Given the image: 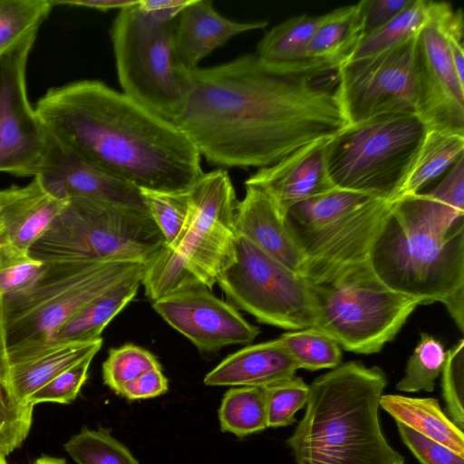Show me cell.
Wrapping results in <instances>:
<instances>
[{
    "mask_svg": "<svg viewBox=\"0 0 464 464\" xmlns=\"http://www.w3.org/2000/svg\"><path fill=\"white\" fill-rule=\"evenodd\" d=\"M92 359L93 357H88L60 373L33 393L28 403L34 406L41 402H72L88 378V370Z\"/></svg>",
    "mask_w": 464,
    "mask_h": 464,
    "instance_id": "60d3db41",
    "label": "cell"
},
{
    "mask_svg": "<svg viewBox=\"0 0 464 464\" xmlns=\"http://www.w3.org/2000/svg\"><path fill=\"white\" fill-rule=\"evenodd\" d=\"M446 360L443 344L433 335L421 333L420 341L410 356L405 373L396 389L405 392H433L435 382Z\"/></svg>",
    "mask_w": 464,
    "mask_h": 464,
    "instance_id": "836d02e7",
    "label": "cell"
},
{
    "mask_svg": "<svg viewBox=\"0 0 464 464\" xmlns=\"http://www.w3.org/2000/svg\"><path fill=\"white\" fill-rule=\"evenodd\" d=\"M34 110L56 141L139 189L186 191L204 173L174 122L101 81L51 88Z\"/></svg>",
    "mask_w": 464,
    "mask_h": 464,
    "instance_id": "7a4b0ae2",
    "label": "cell"
},
{
    "mask_svg": "<svg viewBox=\"0 0 464 464\" xmlns=\"http://www.w3.org/2000/svg\"><path fill=\"white\" fill-rule=\"evenodd\" d=\"M34 178L46 192L60 200L86 198L147 211L138 188L88 161L50 135L46 155Z\"/></svg>",
    "mask_w": 464,
    "mask_h": 464,
    "instance_id": "e0dca14e",
    "label": "cell"
},
{
    "mask_svg": "<svg viewBox=\"0 0 464 464\" xmlns=\"http://www.w3.org/2000/svg\"><path fill=\"white\" fill-rule=\"evenodd\" d=\"M0 464H8L5 456L0 452Z\"/></svg>",
    "mask_w": 464,
    "mask_h": 464,
    "instance_id": "f907efd6",
    "label": "cell"
},
{
    "mask_svg": "<svg viewBox=\"0 0 464 464\" xmlns=\"http://www.w3.org/2000/svg\"><path fill=\"white\" fill-rule=\"evenodd\" d=\"M330 12L293 16L269 30L259 41L255 53L266 68L289 75L314 77L322 70L308 57L307 46L317 28Z\"/></svg>",
    "mask_w": 464,
    "mask_h": 464,
    "instance_id": "603a6c76",
    "label": "cell"
},
{
    "mask_svg": "<svg viewBox=\"0 0 464 464\" xmlns=\"http://www.w3.org/2000/svg\"><path fill=\"white\" fill-rule=\"evenodd\" d=\"M363 38L359 3L330 12L329 18L314 32L308 46V57L323 72L344 64Z\"/></svg>",
    "mask_w": 464,
    "mask_h": 464,
    "instance_id": "484cf974",
    "label": "cell"
},
{
    "mask_svg": "<svg viewBox=\"0 0 464 464\" xmlns=\"http://www.w3.org/2000/svg\"><path fill=\"white\" fill-rule=\"evenodd\" d=\"M154 310L201 353L251 344L260 334L238 310L204 285L187 288L152 303Z\"/></svg>",
    "mask_w": 464,
    "mask_h": 464,
    "instance_id": "2e32d148",
    "label": "cell"
},
{
    "mask_svg": "<svg viewBox=\"0 0 464 464\" xmlns=\"http://www.w3.org/2000/svg\"><path fill=\"white\" fill-rule=\"evenodd\" d=\"M34 464H67L66 460L62 458H54L50 456H42L37 459Z\"/></svg>",
    "mask_w": 464,
    "mask_h": 464,
    "instance_id": "681fc988",
    "label": "cell"
},
{
    "mask_svg": "<svg viewBox=\"0 0 464 464\" xmlns=\"http://www.w3.org/2000/svg\"><path fill=\"white\" fill-rule=\"evenodd\" d=\"M445 35L456 70L464 79V20L461 8L454 10L452 7L445 19Z\"/></svg>",
    "mask_w": 464,
    "mask_h": 464,
    "instance_id": "f6af8a7d",
    "label": "cell"
},
{
    "mask_svg": "<svg viewBox=\"0 0 464 464\" xmlns=\"http://www.w3.org/2000/svg\"><path fill=\"white\" fill-rule=\"evenodd\" d=\"M9 368L10 362L5 336L4 296L0 293V381L6 385Z\"/></svg>",
    "mask_w": 464,
    "mask_h": 464,
    "instance_id": "c3c4849f",
    "label": "cell"
},
{
    "mask_svg": "<svg viewBox=\"0 0 464 464\" xmlns=\"http://www.w3.org/2000/svg\"><path fill=\"white\" fill-rule=\"evenodd\" d=\"M145 210L115 203L73 198L30 248L35 259L59 261H130L146 264L165 245Z\"/></svg>",
    "mask_w": 464,
    "mask_h": 464,
    "instance_id": "9c48e42d",
    "label": "cell"
},
{
    "mask_svg": "<svg viewBox=\"0 0 464 464\" xmlns=\"http://www.w3.org/2000/svg\"><path fill=\"white\" fill-rule=\"evenodd\" d=\"M386 385L380 367L358 361L315 378L304 414L287 440L296 464H405L380 422Z\"/></svg>",
    "mask_w": 464,
    "mask_h": 464,
    "instance_id": "3957f363",
    "label": "cell"
},
{
    "mask_svg": "<svg viewBox=\"0 0 464 464\" xmlns=\"http://www.w3.org/2000/svg\"><path fill=\"white\" fill-rule=\"evenodd\" d=\"M234 223L237 235L291 270L302 274L303 256L285 218L261 189L246 185L245 197L236 206Z\"/></svg>",
    "mask_w": 464,
    "mask_h": 464,
    "instance_id": "ffe728a7",
    "label": "cell"
},
{
    "mask_svg": "<svg viewBox=\"0 0 464 464\" xmlns=\"http://www.w3.org/2000/svg\"><path fill=\"white\" fill-rule=\"evenodd\" d=\"M218 420L225 432L246 437L268 428L264 388L237 387L223 396Z\"/></svg>",
    "mask_w": 464,
    "mask_h": 464,
    "instance_id": "f546056e",
    "label": "cell"
},
{
    "mask_svg": "<svg viewBox=\"0 0 464 464\" xmlns=\"http://www.w3.org/2000/svg\"><path fill=\"white\" fill-rule=\"evenodd\" d=\"M192 0H139L138 7L158 22L176 20Z\"/></svg>",
    "mask_w": 464,
    "mask_h": 464,
    "instance_id": "bcb514c9",
    "label": "cell"
},
{
    "mask_svg": "<svg viewBox=\"0 0 464 464\" xmlns=\"http://www.w3.org/2000/svg\"><path fill=\"white\" fill-rule=\"evenodd\" d=\"M138 4L120 10L111 29L118 81L124 94L172 121L188 92L192 71L175 45L176 20L155 21Z\"/></svg>",
    "mask_w": 464,
    "mask_h": 464,
    "instance_id": "30bf717a",
    "label": "cell"
},
{
    "mask_svg": "<svg viewBox=\"0 0 464 464\" xmlns=\"http://www.w3.org/2000/svg\"><path fill=\"white\" fill-rule=\"evenodd\" d=\"M416 39L336 70L334 93L347 123L382 114L416 113Z\"/></svg>",
    "mask_w": 464,
    "mask_h": 464,
    "instance_id": "4fadbf2b",
    "label": "cell"
},
{
    "mask_svg": "<svg viewBox=\"0 0 464 464\" xmlns=\"http://www.w3.org/2000/svg\"><path fill=\"white\" fill-rule=\"evenodd\" d=\"M264 389L268 428L293 424L295 413L305 406L309 395V385L296 376Z\"/></svg>",
    "mask_w": 464,
    "mask_h": 464,
    "instance_id": "74e56055",
    "label": "cell"
},
{
    "mask_svg": "<svg viewBox=\"0 0 464 464\" xmlns=\"http://www.w3.org/2000/svg\"><path fill=\"white\" fill-rule=\"evenodd\" d=\"M45 264L26 291L4 297L10 365L43 353L55 331L86 304L145 267L130 261Z\"/></svg>",
    "mask_w": 464,
    "mask_h": 464,
    "instance_id": "5b68a950",
    "label": "cell"
},
{
    "mask_svg": "<svg viewBox=\"0 0 464 464\" xmlns=\"http://www.w3.org/2000/svg\"><path fill=\"white\" fill-rule=\"evenodd\" d=\"M66 201L46 192L36 178L0 189V243L29 253Z\"/></svg>",
    "mask_w": 464,
    "mask_h": 464,
    "instance_id": "d6986e66",
    "label": "cell"
},
{
    "mask_svg": "<svg viewBox=\"0 0 464 464\" xmlns=\"http://www.w3.org/2000/svg\"><path fill=\"white\" fill-rule=\"evenodd\" d=\"M267 21L237 22L220 14L210 0H192L179 14L174 42L184 64L191 71L216 49L246 32L266 27Z\"/></svg>",
    "mask_w": 464,
    "mask_h": 464,
    "instance_id": "44dd1931",
    "label": "cell"
},
{
    "mask_svg": "<svg viewBox=\"0 0 464 464\" xmlns=\"http://www.w3.org/2000/svg\"><path fill=\"white\" fill-rule=\"evenodd\" d=\"M297 370L294 358L277 338L248 344L229 354L206 374L204 383L267 388L293 378Z\"/></svg>",
    "mask_w": 464,
    "mask_h": 464,
    "instance_id": "7402d4cb",
    "label": "cell"
},
{
    "mask_svg": "<svg viewBox=\"0 0 464 464\" xmlns=\"http://www.w3.org/2000/svg\"><path fill=\"white\" fill-rule=\"evenodd\" d=\"M64 449L77 464H139L129 449L103 428H82Z\"/></svg>",
    "mask_w": 464,
    "mask_h": 464,
    "instance_id": "d6a6232c",
    "label": "cell"
},
{
    "mask_svg": "<svg viewBox=\"0 0 464 464\" xmlns=\"http://www.w3.org/2000/svg\"><path fill=\"white\" fill-rule=\"evenodd\" d=\"M311 288L315 312L313 327L344 350L360 354L379 353L421 304L382 284L369 262Z\"/></svg>",
    "mask_w": 464,
    "mask_h": 464,
    "instance_id": "8fae6325",
    "label": "cell"
},
{
    "mask_svg": "<svg viewBox=\"0 0 464 464\" xmlns=\"http://www.w3.org/2000/svg\"><path fill=\"white\" fill-rule=\"evenodd\" d=\"M380 407L395 420L464 456V433L442 411L438 399L382 394Z\"/></svg>",
    "mask_w": 464,
    "mask_h": 464,
    "instance_id": "4316f807",
    "label": "cell"
},
{
    "mask_svg": "<svg viewBox=\"0 0 464 464\" xmlns=\"http://www.w3.org/2000/svg\"><path fill=\"white\" fill-rule=\"evenodd\" d=\"M451 5L434 2L416 39V114L430 130L464 133V79L459 75L445 35Z\"/></svg>",
    "mask_w": 464,
    "mask_h": 464,
    "instance_id": "9a60e30c",
    "label": "cell"
},
{
    "mask_svg": "<svg viewBox=\"0 0 464 464\" xmlns=\"http://www.w3.org/2000/svg\"><path fill=\"white\" fill-rule=\"evenodd\" d=\"M146 209L161 232L166 245L172 244L183 229L189 214L188 190L140 189Z\"/></svg>",
    "mask_w": 464,
    "mask_h": 464,
    "instance_id": "e575fe53",
    "label": "cell"
},
{
    "mask_svg": "<svg viewBox=\"0 0 464 464\" xmlns=\"http://www.w3.org/2000/svg\"><path fill=\"white\" fill-rule=\"evenodd\" d=\"M279 339L294 358L298 369L317 371L334 369L341 364L340 344L314 327L284 333Z\"/></svg>",
    "mask_w": 464,
    "mask_h": 464,
    "instance_id": "1f68e13d",
    "label": "cell"
},
{
    "mask_svg": "<svg viewBox=\"0 0 464 464\" xmlns=\"http://www.w3.org/2000/svg\"><path fill=\"white\" fill-rule=\"evenodd\" d=\"M412 0H362L359 8L362 18L363 37L381 28Z\"/></svg>",
    "mask_w": 464,
    "mask_h": 464,
    "instance_id": "7bdbcfd3",
    "label": "cell"
},
{
    "mask_svg": "<svg viewBox=\"0 0 464 464\" xmlns=\"http://www.w3.org/2000/svg\"><path fill=\"white\" fill-rule=\"evenodd\" d=\"M168 388V379L161 368H157L124 383L119 394L131 401L149 399L164 394Z\"/></svg>",
    "mask_w": 464,
    "mask_h": 464,
    "instance_id": "ee69618b",
    "label": "cell"
},
{
    "mask_svg": "<svg viewBox=\"0 0 464 464\" xmlns=\"http://www.w3.org/2000/svg\"><path fill=\"white\" fill-rule=\"evenodd\" d=\"M369 263L390 289L414 297L421 304L445 306L464 296V225L446 236L420 224L396 201L372 243Z\"/></svg>",
    "mask_w": 464,
    "mask_h": 464,
    "instance_id": "8992f818",
    "label": "cell"
},
{
    "mask_svg": "<svg viewBox=\"0 0 464 464\" xmlns=\"http://www.w3.org/2000/svg\"><path fill=\"white\" fill-rule=\"evenodd\" d=\"M53 7L52 0H0V58L35 37Z\"/></svg>",
    "mask_w": 464,
    "mask_h": 464,
    "instance_id": "4dcf8cb0",
    "label": "cell"
},
{
    "mask_svg": "<svg viewBox=\"0 0 464 464\" xmlns=\"http://www.w3.org/2000/svg\"><path fill=\"white\" fill-rule=\"evenodd\" d=\"M462 156L464 133L428 129L399 198L419 193Z\"/></svg>",
    "mask_w": 464,
    "mask_h": 464,
    "instance_id": "83f0119b",
    "label": "cell"
},
{
    "mask_svg": "<svg viewBox=\"0 0 464 464\" xmlns=\"http://www.w3.org/2000/svg\"><path fill=\"white\" fill-rule=\"evenodd\" d=\"M396 424L401 440L421 464H464V456L410 427Z\"/></svg>",
    "mask_w": 464,
    "mask_h": 464,
    "instance_id": "b9f144b4",
    "label": "cell"
},
{
    "mask_svg": "<svg viewBox=\"0 0 464 464\" xmlns=\"http://www.w3.org/2000/svg\"><path fill=\"white\" fill-rule=\"evenodd\" d=\"M35 37L0 58V172L34 178L49 145V134L29 102L26 67Z\"/></svg>",
    "mask_w": 464,
    "mask_h": 464,
    "instance_id": "5bb4252c",
    "label": "cell"
},
{
    "mask_svg": "<svg viewBox=\"0 0 464 464\" xmlns=\"http://www.w3.org/2000/svg\"><path fill=\"white\" fill-rule=\"evenodd\" d=\"M138 1L139 0H52V3L53 6L68 5L107 12L112 9L122 10L136 5Z\"/></svg>",
    "mask_w": 464,
    "mask_h": 464,
    "instance_id": "7dc6e473",
    "label": "cell"
},
{
    "mask_svg": "<svg viewBox=\"0 0 464 464\" xmlns=\"http://www.w3.org/2000/svg\"><path fill=\"white\" fill-rule=\"evenodd\" d=\"M329 139L313 141L273 165L258 169L245 185L266 193L285 218L296 204L337 188L328 176L325 163V145Z\"/></svg>",
    "mask_w": 464,
    "mask_h": 464,
    "instance_id": "ac0fdd59",
    "label": "cell"
},
{
    "mask_svg": "<svg viewBox=\"0 0 464 464\" xmlns=\"http://www.w3.org/2000/svg\"><path fill=\"white\" fill-rule=\"evenodd\" d=\"M143 272L126 278L86 304L55 331L44 352L57 345L101 339L104 328L136 296Z\"/></svg>",
    "mask_w": 464,
    "mask_h": 464,
    "instance_id": "cb8c5ba5",
    "label": "cell"
},
{
    "mask_svg": "<svg viewBox=\"0 0 464 464\" xmlns=\"http://www.w3.org/2000/svg\"><path fill=\"white\" fill-rule=\"evenodd\" d=\"M428 127L416 113L378 115L348 123L325 145L335 188L375 198H399Z\"/></svg>",
    "mask_w": 464,
    "mask_h": 464,
    "instance_id": "ba28073f",
    "label": "cell"
},
{
    "mask_svg": "<svg viewBox=\"0 0 464 464\" xmlns=\"http://www.w3.org/2000/svg\"><path fill=\"white\" fill-rule=\"evenodd\" d=\"M217 284L236 306L262 324L292 331L314 324L311 285L242 236L237 235L235 261Z\"/></svg>",
    "mask_w": 464,
    "mask_h": 464,
    "instance_id": "7c38bea8",
    "label": "cell"
},
{
    "mask_svg": "<svg viewBox=\"0 0 464 464\" xmlns=\"http://www.w3.org/2000/svg\"><path fill=\"white\" fill-rule=\"evenodd\" d=\"M188 194L189 214L180 234L145 264L141 285L151 303L198 285L211 290L236 259L237 200L227 171L203 173Z\"/></svg>",
    "mask_w": 464,
    "mask_h": 464,
    "instance_id": "277c9868",
    "label": "cell"
},
{
    "mask_svg": "<svg viewBox=\"0 0 464 464\" xmlns=\"http://www.w3.org/2000/svg\"><path fill=\"white\" fill-rule=\"evenodd\" d=\"M34 406L19 402L8 386L0 381V452L5 457L26 439L33 420Z\"/></svg>",
    "mask_w": 464,
    "mask_h": 464,
    "instance_id": "f35d334b",
    "label": "cell"
},
{
    "mask_svg": "<svg viewBox=\"0 0 464 464\" xmlns=\"http://www.w3.org/2000/svg\"><path fill=\"white\" fill-rule=\"evenodd\" d=\"M392 205L336 188L291 208L285 222L303 256L302 276L312 285L325 284L368 263Z\"/></svg>",
    "mask_w": 464,
    "mask_h": 464,
    "instance_id": "52a82bcc",
    "label": "cell"
},
{
    "mask_svg": "<svg viewBox=\"0 0 464 464\" xmlns=\"http://www.w3.org/2000/svg\"><path fill=\"white\" fill-rule=\"evenodd\" d=\"M432 5L412 0L390 22L365 35L347 62L379 54L417 36L430 17Z\"/></svg>",
    "mask_w": 464,
    "mask_h": 464,
    "instance_id": "f1b7e54d",
    "label": "cell"
},
{
    "mask_svg": "<svg viewBox=\"0 0 464 464\" xmlns=\"http://www.w3.org/2000/svg\"><path fill=\"white\" fill-rule=\"evenodd\" d=\"M45 266L28 252L0 243V293L6 297L26 291Z\"/></svg>",
    "mask_w": 464,
    "mask_h": 464,
    "instance_id": "8d00e7d4",
    "label": "cell"
},
{
    "mask_svg": "<svg viewBox=\"0 0 464 464\" xmlns=\"http://www.w3.org/2000/svg\"><path fill=\"white\" fill-rule=\"evenodd\" d=\"M441 388L450 420L461 430L464 428V340L460 339L446 352L442 369Z\"/></svg>",
    "mask_w": 464,
    "mask_h": 464,
    "instance_id": "ab89813d",
    "label": "cell"
},
{
    "mask_svg": "<svg viewBox=\"0 0 464 464\" xmlns=\"http://www.w3.org/2000/svg\"><path fill=\"white\" fill-rule=\"evenodd\" d=\"M313 78L270 70L255 53L197 68L172 122L210 164L268 167L348 124L334 92Z\"/></svg>",
    "mask_w": 464,
    "mask_h": 464,
    "instance_id": "6da1fadb",
    "label": "cell"
},
{
    "mask_svg": "<svg viewBox=\"0 0 464 464\" xmlns=\"http://www.w3.org/2000/svg\"><path fill=\"white\" fill-rule=\"evenodd\" d=\"M157 368L161 366L150 352L127 343L109 351V355L102 363L103 382L119 394L124 383Z\"/></svg>",
    "mask_w": 464,
    "mask_h": 464,
    "instance_id": "d590c367",
    "label": "cell"
},
{
    "mask_svg": "<svg viewBox=\"0 0 464 464\" xmlns=\"http://www.w3.org/2000/svg\"><path fill=\"white\" fill-rule=\"evenodd\" d=\"M102 345V338L89 343L57 345L11 364L8 388L19 402L30 405L28 400L33 393L76 363L94 357Z\"/></svg>",
    "mask_w": 464,
    "mask_h": 464,
    "instance_id": "d4e9b609",
    "label": "cell"
}]
</instances>
